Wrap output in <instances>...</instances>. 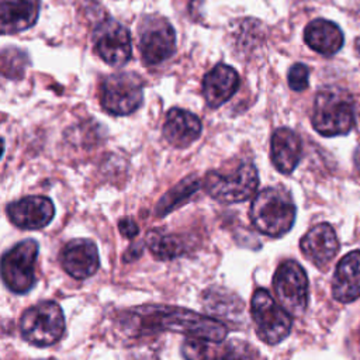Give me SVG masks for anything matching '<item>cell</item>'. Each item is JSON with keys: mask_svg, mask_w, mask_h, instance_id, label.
Wrapping results in <instances>:
<instances>
[{"mask_svg": "<svg viewBox=\"0 0 360 360\" xmlns=\"http://www.w3.org/2000/svg\"><path fill=\"white\" fill-rule=\"evenodd\" d=\"M127 325L134 335L167 330L211 342H222L226 336V326L219 321L177 307H138L128 312Z\"/></svg>", "mask_w": 360, "mask_h": 360, "instance_id": "obj_1", "label": "cell"}, {"mask_svg": "<svg viewBox=\"0 0 360 360\" xmlns=\"http://www.w3.org/2000/svg\"><path fill=\"white\" fill-rule=\"evenodd\" d=\"M295 204L284 187H267L259 191L250 205L255 228L271 238L285 235L295 221Z\"/></svg>", "mask_w": 360, "mask_h": 360, "instance_id": "obj_2", "label": "cell"}, {"mask_svg": "<svg viewBox=\"0 0 360 360\" xmlns=\"http://www.w3.org/2000/svg\"><path fill=\"white\" fill-rule=\"evenodd\" d=\"M312 127L323 136L346 135L354 125V105L350 94L336 86L321 89L314 100Z\"/></svg>", "mask_w": 360, "mask_h": 360, "instance_id": "obj_3", "label": "cell"}, {"mask_svg": "<svg viewBox=\"0 0 360 360\" xmlns=\"http://www.w3.org/2000/svg\"><path fill=\"white\" fill-rule=\"evenodd\" d=\"M259 186V174L253 163L242 162L228 170H211L202 180L204 190L224 204L242 202L250 198Z\"/></svg>", "mask_w": 360, "mask_h": 360, "instance_id": "obj_4", "label": "cell"}, {"mask_svg": "<svg viewBox=\"0 0 360 360\" xmlns=\"http://www.w3.org/2000/svg\"><path fill=\"white\" fill-rule=\"evenodd\" d=\"M24 340L34 346L45 347L56 343L65 332L62 308L53 301H42L28 308L20 321Z\"/></svg>", "mask_w": 360, "mask_h": 360, "instance_id": "obj_5", "label": "cell"}, {"mask_svg": "<svg viewBox=\"0 0 360 360\" xmlns=\"http://www.w3.org/2000/svg\"><path fill=\"white\" fill-rule=\"evenodd\" d=\"M250 315L259 339L269 345L284 340L292 326L291 315L264 288H257L253 292Z\"/></svg>", "mask_w": 360, "mask_h": 360, "instance_id": "obj_6", "label": "cell"}, {"mask_svg": "<svg viewBox=\"0 0 360 360\" xmlns=\"http://www.w3.org/2000/svg\"><path fill=\"white\" fill-rule=\"evenodd\" d=\"M37 256L38 243L34 239H25L3 255L1 277L10 291L24 294L31 290L35 281Z\"/></svg>", "mask_w": 360, "mask_h": 360, "instance_id": "obj_7", "label": "cell"}, {"mask_svg": "<svg viewBox=\"0 0 360 360\" xmlns=\"http://www.w3.org/2000/svg\"><path fill=\"white\" fill-rule=\"evenodd\" d=\"M143 100V83L131 72L108 76L101 84V107L114 115H128L139 108Z\"/></svg>", "mask_w": 360, "mask_h": 360, "instance_id": "obj_8", "label": "cell"}, {"mask_svg": "<svg viewBox=\"0 0 360 360\" xmlns=\"http://www.w3.org/2000/svg\"><path fill=\"white\" fill-rule=\"evenodd\" d=\"M273 287L280 305L294 316L305 312L308 305V278L294 260L283 262L273 277Z\"/></svg>", "mask_w": 360, "mask_h": 360, "instance_id": "obj_9", "label": "cell"}, {"mask_svg": "<svg viewBox=\"0 0 360 360\" xmlns=\"http://www.w3.org/2000/svg\"><path fill=\"white\" fill-rule=\"evenodd\" d=\"M176 48V32L162 15L150 14L139 24V51L146 65H159L170 58Z\"/></svg>", "mask_w": 360, "mask_h": 360, "instance_id": "obj_10", "label": "cell"}, {"mask_svg": "<svg viewBox=\"0 0 360 360\" xmlns=\"http://www.w3.org/2000/svg\"><path fill=\"white\" fill-rule=\"evenodd\" d=\"M93 44L97 55L110 66H124L132 53L129 31L115 20H107L93 32Z\"/></svg>", "mask_w": 360, "mask_h": 360, "instance_id": "obj_11", "label": "cell"}, {"mask_svg": "<svg viewBox=\"0 0 360 360\" xmlns=\"http://www.w3.org/2000/svg\"><path fill=\"white\" fill-rule=\"evenodd\" d=\"M186 360H264L252 345L243 340H228L225 343L187 339L181 346Z\"/></svg>", "mask_w": 360, "mask_h": 360, "instance_id": "obj_12", "label": "cell"}, {"mask_svg": "<svg viewBox=\"0 0 360 360\" xmlns=\"http://www.w3.org/2000/svg\"><path fill=\"white\" fill-rule=\"evenodd\" d=\"M10 221L22 229H41L46 226L53 215L55 207L48 197L28 195L7 205Z\"/></svg>", "mask_w": 360, "mask_h": 360, "instance_id": "obj_13", "label": "cell"}, {"mask_svg": "<svg viewBox=\"0 0 360 360\" xmlns=\"http://www.w3.org/2000/svg\"><path fill=\"white\" fill-rule=\"evenodd\" d=\"M59 262L69 276L83 280L97 271L100 257L97 246L93 240L73 239L62 248Z\"/></svg>", "mask_w": 360, "mask_h": 360, "instance_id": "obj_14", "label": "cell"}, {"mask_svg": "<svg viewBox=\"0 0 360 360\" xmlns=\"http://www.w3.org/2000/svg\"><path fill=\"white\" fill-rule=\"evenodd\" d=\"M304 256L316 267L328 266L339 250L338 236L333 228L326 224H318L312 226L300 242Z\"/></svg>", "mask_w": 360, "mask_h": 360, "instance_id": "obj_15", "label": "cell"}, {"mask_svg": "<svg viewBox=\"0 0 360 360\" xmlns=\"http://www.w3.org/2000/svg\"><path fill=\"white\" fill-rule=\"evenodd\" d=\"M332 295L343 304L360 298V250L349 252L338 263L332 280Z\"/></svg>", "mask_w": 360, "mask_h": 360, "instance_id": "obj_16", "label": "cell"}, {"mask_svg": "<svg viewBox=\"0 0 360 360\" xmlns=\"http://www.w3.org/2000/svg\"><path fill=\"white\" fill-rule=\"evenodd\" d=\"M239 86L236 70L228 65L218 63L202 79V94L207 104L212 108L228 101Z\"/></svg>", "mask_w": 360, "mask_h": 360, "instance_id": "obj_17", "label": "cell"}, {"mask_svg": "<svg viewBox=\"0 0 360 360\" xmlns=\"http://www.w3.org/2000/svg\"><path fill=\"white\" fill-rule=\"evenodd\" d=\"M201 129V121L195 114L183 108H172L163 124V136L170 145L186 148L198 139Z\"/></svg>", "mask_w": 360, "mask_h": 360, "instance_id": "obj_18", "label": "cell"}, {"mask_svg": "<svg viewBox=\"0 0 360 360\" xmlns=\"http://www.w3.org/2000/svg\"><path fill=\"white\" fill-rule=\"evenodd\" d=\"M302 145L300 136L290 128H277L270 141V156L274 167L284 174H290L301 159Z\"/></svg>", "mask_w": 360, "mask_h": 360, "instance_id": "obj_19", "label": "cell"}, {"mask_svg": "<svg viewBox=\"0 0 360 360\" xmlns=\"http://www.w3.org/2000/svg\"><path fill=\"white\" fill-rule=\"evenodd\" d=\"M39 14V0H1L0 22L3 34H17L32 27Z\"/></svg>", "mask_w": 360, "mask_h": 360, "instance_id": "obj_20", "label": "cell"}, {"mask_svg": "<svg viewBox=\"0 0 360 360\" xmlns=\"http://www.w3.org/2000/svg\"><path fill=\"white\" fill-rule=\"evenodd\" d=\"M304 39L315 52L323 56H332L343 45V32L335 22L316 18L305 27Z\"/></svg>", "mask_w": 360, "mask_h": 360, "instance_id": "obj_21", "label": "cell"}, {"mask_svg": "<svg viewBox=\"0 0 360 360\" xmlns=\"http://www.w3.org/2000/svg\"><path fill=\"white\" fill-rule=\"evenodd\" d=\"M198 188H200V181L195 177L193 176L186 177L162 197V200L156 205V215L163 217L167 212L173 211L177 205L188 200Z\"/></svg>", "mask_w": 360, "mask_h": 360, "instance_id": "obj_22", "label": "cell"}, {"mask_svg": "<svg viewBox=\"0 0 360 360\" xmlns=\"http://www.w3.org/2000/svg\"><path fill=\"white\" fill-rule=\"evenodd\" d=\"M146 246L152 255L160 260L173 259L184 250L183 242L170 233H165L160 229H152L146 235Z\"/></svg>", "mask_w": 360, "mask_h": 360, "instance_id": "obj_23", "label": "cell"}, {"mask_svg": "<svg viewBox=\"0 0 360 360\" xmlns=\"http://www.w3.org/2000/svg\"><path fill=\"white\" fill-rule=\"evenodd\" d=\"M309 69L304 63H294L288 70V86L294 91H302L308 87Z\"/></svg>", "mask_w": 360, "mask_h": 360, "instance_id": "obj_24", "label": "cell"}, {"mask_svg": "<svg viewBox=\"0 0 360 360\" xmlns=\"http://www.w3.org/2000/svg\"><path fill=\"white\" fill-rule=\"evenodd\" d=\"M118 228L121 231V233L131 239L134 238L136 233H138V225L135 224V221H132L131 218H122L120 222H118Z\"/></svg>", "mask_w": 360, "mask_h": 360, "instance_id": "obj_25", "label": "cell"}, {"mask_svg": "<svg viewBox=\"0 0 360 360\" xmlns=\"http://www.w3.org/2000/svg\"><path fill=\"white\" fill-rule=\"evenodd\" d=\"M353 160H354V166H356V169L360 172V145H359V146H357V149L354 150Z\"/></svg>", "mask_w": 360, "mask_h": 360, "instance_id": "obj_26", "label": "cell"}, {"mask_svg": "<svg viewBox=\"0 0 360 360\" xmlns=\"http://www.w3.org/2000/svg\"><path fill=\"white\" fill-rule=\"evenodd\" d=\"M356 48H357V52H359V55H360V39L356 41Z\"/></svg>", "mask_w": 360, "mask_h": 360, "instance_id": "obj_27", "label": "cell"}, {"mask_svg": "<svg viewBox=\"0 0 360 360\" xmlns=\"http://www.w3.org/2000/svg\"><path fill=\"white\" fill-rule=\"evenodd\" d=\"M46 360H55V359H46Z\"/></svg>", "mask_w": 360, "mask_h": 360, "instance_id": "obj_28", "label": "cell"}]
</instances>
